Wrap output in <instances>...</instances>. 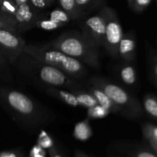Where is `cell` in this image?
Instances as JSON below:
<instances>
[{
    "label": "cell",
    "mask_w": 157,
    "mask_h": 157,
    "mask_svg": "<svg viewBox=\"0 0 157 157\" xmlns=\"http://www.w3.org/2000/svg\"><path fill=\"white\" fill-rule=\"evenodd\" d=\"M109 113H110V112L107 109H105L104 107H103L102 106L98 104L93 106V107L87 108V115H88V117L94 118V119H96V118H103L104 117L107 116Z\"/></svg>",
    "instance_id": "cell-21"
},
{
    "label": "cell",
    "mask_w": 157,
    "mask_h": 157,
    "mask_svg": "<svg viewBox=\"0 0 157 157\" xmlns=\"http://www.w3.org/2000/svg\"><path fill=\"white\" fill-rule=\"evenodd\" d=\"M22 157H25V156H22Z\"/></svg>",
    "instance_id": "cell-37"
},
{
    "label": "cell",
    "mask_w": 157,
    "mask_h": 157,
    "mask_svg": "<svg viewBox=\"0 0 157 157\" xmlns=\"http://www.w3.org/2000/svg\"><path fill=\"white\" fill-rule=\"evenodd\" d=\"M91 128L89 125V122L87 121V120L78 123L75 127V136L76 139L79 140H87L91 136Z\"/></svg>",
    "instance_id": "cell-16"
},
{
    "label": "cell",
    "mask_w": 157,
    "mask_h": 157,
    "mask_svg": "<svg viewBox=\"0 0 157 157\" xmlns=\"http://www.w3.org/2000/svg\"><path fill=\"white\" fill-rule=\"evenodd\" d=\"M48 152L50 157H63L62 155L58 151L55 147H53L49 149V150H48Z\"/></svg>",
    "instance_id": "cell-33"
},
{
    "label": "cell",
    "mask_w": 157,
    "mask_h": 157,
    "mask_svg": "<svg viewBox=\"0 0 157 157\" xmlns=\"http://www.w3.org/2000/svg\"><path fill=\"white\" fill-rule=\"evenodd\" d=\"M151 69L153 78L157 86V56L156 55H153L151 59Z\"/></svg>",
    "instance_id": "cell-31"
},
{
    "label": "cell",
    "mask_w": 157,
    "mask_h": 157,
    "mask_svg": "<svg viewBox=\"0 0 157 157\" xmlns=\"http://www.w3.org/2000/svg\"><path fill=\"white\" fill-rule=\"evenodd\" d=\"M7 29V30H10V31H12V32H17V33L20 34L19 32H18V29H17L16 26L14 25L9 24V23L0 21V29Z\"/></svg>",
    "instance_id": "cell-32"
},
{
    "label": "cell",
    "mask_w": 157,
    "mask_h": 157,
    "mask_svg": "<svg viewBox=\"0 0 157 157\" xmlns=\"http://www.w3.org/2000/svg\"><path fill=\"white\" fill-rule=\"evenodd\" d=\"M0 9L5 13L15 17L17 11V4L15 0H0Z\"/></svg>",
    "instance_id": "cell-23"
},
{
    "label": "cell",
    "mask_w": 157,
    "mask_h": 157,
    "mask_svg": "<svg viewBox=\"0 0 157 157\" xmlns=\"http://www.w3.org/2000/svg\"><path fill=\"white\" fill-rule=\"evenodd\" d=\"M44 15L51 20L61 25V26L67 24L71 20L68 14L61 8H57L50 12H44Z\"/></svg>",
    "instance_id": "cell-15"
},
{
    "label": "cell",
    "mask_w": 157,
    "mask_h": 157,
    "mask_svg": "<svg viewBox=\"0 0 157 157\" xmlns=\"http://www.w3.org/2000/svg\"><path fill=\"white\" fill-rule=\"evenodd\" d=\"M24 153L21 150H13L0 153V157H22Z\"/></svg>",
    "instance_id": "cell-29"
},
{
    "label": "cell",
    "mask_w": 157,
    "mask_h": 157,
    "mask_svg": "<svg viewBox=\"0 0 157 157\" xmlns=\"http://www.w3.org/2000/svg\"><path fill=\"white\" fill-rule=\"evenodd\" d=\"M118 75L124 84L128 86H135L137 81L136 71L133 62L124 61L118 68Z\"/></svg>",
    "instance_id": "cell-13"
},
{
    "label": "cell",
    "mask_w": 157,
    "mask_h": 157,
    "mask_svg": "<svg viewBox=\"0 0 157 157\" xmlns=\"http://www.w3.org/2000/svg\"><path fill=\"white\" fill-rule=\"evenodd\" d=\"M24 53L38 61L57 67L76 79H81L87 75L85 64L47 44L34 45L26 44Z\"/></svg>",
    "instance_id": "cell-4"
},
{
    "label": "cell",
    "mask_w": 157,
    "mask_h": 157,
    "mask_svg": "<svg viewBox=\"0 0 157 157\" xmlns=\"http://www.w3.org/2000/svg\"><path fill=\"white\" fill-rule=\"evenodd\" d=\"M151 2L152 0H128L127 3L133 12L140 13L145 10Z\"/></svg>",
    "instance_id": "cell-22"
},
{
    "label": "cell",
    "mask_w": 157,
    "mask_h": 157,
    "mask_svg": "<svg viewBox=\"0 0 157 157\" xmlns=\"http://www.w3.org/2000/svg\"><path fill=\"white\" fill-rule=\"evenodd\" d=\"M29 157H46V152L38 144L34 146L29 153Z\"/></svg>",
    "instance_id": "cell-28"
},
{
    "label": "cell",
    "mask_w": 157,
    "mask_h": 157,
    "mask_svg": "<svg viewBox=\"0 0 157 157\" xmlns=\"http://www.w3.org/2000/svg\"><path fill=\"white\" fill-rule=\"evenodd\" d=\"M86 90L93 95L94 98L96 99L98 104H100L103 107L107 109L110 113H119V114H121L123 116H125L127 117V115L126 113V112L121 107H119L114 102H113L109 98V97L100 87L93 85V84H87Z\"/></svg>",
    "instance_id": "cell-12"
},
{
    "label": "cell",
    "mask_w": 157,
    "mask_h": 157,
    "mask_svg": "<svg viewBox=\"0 0 157 157\" xmlns=\"http://www.w3.org/2000/svg\"><path fill=\"white\" fill-rule=\"evenodd\" d=\"M105 2V0H94L93 5L94 6V8H99L102 7L104 6V3ZM104 7V6H103Z\"/></svg>",
    "instance_id": "cell-34"
},
{
    "label": "cell",
    "mask_w": 157,
    "mask_h": 157,
    "mask_svg": "<svg viewBox=\"0 0 157 157\" xmlns=\"http://www.w3.org/2000/svg\"><path fill=\"white\" fill-rule=\"evenodd\" d=\"M148 144L150 145L151 150H153V151L157 155V144H156V143L150 142V143H148Z\"/></svg>",
    "instance_id": "cell-35"
},
{
    "label": "cell",
    "mask_w": 157,
    "mask_h": 157,
    "mask_svg": "<svg viewBox=\"0 0 157 157\" xmlns=\"http://www.w3.org/2000/svg\"><path fill=\"white\" fill-rule=\"evenodd\" d=\"M35 27L42 29V30L52 31L55 30V29L61 27V25L60 24H58V23L51 20L50 18H48L44 15V13H43L41 18L37 21L36 25H35Z\"/></svg>",
    "instance_id": "cell-20"
},
{
    "label": "cell",
    "mask_w": 157,
    "mask_h": 157,
    "mask_svg": "<svg viewBox=\"0 0 157 157\" xmlns=\"http://www.w3.org/2000/svg\"><path fill=\"white\" fill-rule=\"evenodd\" d=\"M0 99L24 125L36 128L48 122L49 114L47 110L19 90L0 89Z\"/></svg>",
    "instance_id": "cell-2"
},
{
    "label": "cell",
    "mask_w": 157,
    "mask_h": 157,
    "mask_svg": "<svg viewBox=\"0 0 157 157\" xmlns=\"http://www.w3.org/2000/svg\"><path fill=\"white\" fill-rule=\"evenodd\" d=\"M156 1H157V0H156Z\"/></svg>",
    "instance_id": "cell-40"
},
{
    "label": "cell",
    "mask_w": 157,
    "mask_h": 157,
    "mask_svg": "<svg viewBox=\"0 0 157 157\" xmlns=\"http://www.w3.org/2000/svg\"><path fill=\"white\" fill-rule=\"evenodd\" d=\"M75 157H88L84 153L80 150H76L75 151Z\"/></svg>",
    "instance_id": "cell-36"
},
{
    "label": "cell",
    "mask_w": 157,
    "mask_h": 157,
    "mask_svg": "<svg viewBox=\"0 0 157 157\" xmlns=\"http://www.w3.org/2000/svg\"><path fill=\"white\" fill-rule=\"evenodd\" d=\"M29 2L37 10L41 12L52 7L55 3V0H29Z\"/></svg>",
    "instance_id": "cell-24"
},
{
    "label": "cell",
    "mask_w": 157,
    "mask_h": 157,
    "mask_svg": "<svg viewBox=\"0 0 157 157\" xmlns=\"http://www.w3.org/2000/svg\"><path fill=\"white\" fill-rule=\"evenodd\" d=\"M45 44L61 51L85 65L96 69L100 68L98 48L90 44L80 32L63 33Z\"/></svg>",
    "instance_id": "cell-3"
},
{
    "label": "cell",
    "mask_w": 157,
    "mask_h": 157,
    "mask_svg": "<svg viewBox=\"0 0 157 157\" xmlns=\"http://www.w3.org/2000/svg\"><path fill=\"white\" fill-rule=\"evenodd\" d=\"M123 35L124 33L122 26L120 22L116 10L108 7L103 47L112 58H119L118 48Z\"/></svg>",
    "instance_id": "cell-8"
},
{
    "label": "cell",
    "mask_w": 157,
    "mask_h": 157,
    "mask_svg": "<svg viewBox=\"0 0 157 157\" xmlns=\"http://www.w3.org/2000/svg\"><path fill=\"white\" fill-rule=\"evenodd\" d=\"M49 95L62 101L71 107H84L89 108L98 104L96 99L86 89L82 90H67L59 87H45Z\"/></svg>",
    "instance_id": "cell-7"
},
{
    "label": "cell",
    "mask_w": 157,
    "mask_h": 157,
    "mask_svg": "<svg viewBox=\"0 0 157 157\" xmlns=\"http://www.w3.org/2000/svg\"><path fill=\"white\" fill-rule=\"evenodd\" d=\"M38 145L40 146L44 150H49L52 147H55L52 138L47 133H44V132H42V133L38 137Z\"/></svg>",
    "instance_id": "cell-25"
},
{
    "label": "cell",
    "mask_w": 157,
    "mask_h": 157,
    "mask_svg": "<svg viewBox=\"0 0 157 157\" xmlns=\"http://www.w3.org/2000/svg\"><path fill=\"white\" fill-rule=\"evenodd\" d=\"M93 2L94 0H75L77 11L79 15V18H81L84 15V12L90 7Z\"/></svg>",
    "instance_id": "cell-26"
},
{
    "label": "cell",
    "mask_w": 157,
    "mask_h": 157,
    "mask_svg": "<svg viewBox=\"0 0 157 157\" xmlns=\"http://www.w3.org/2000/svg\"><path fill=\"white\" fill-rule=\"evenodd\" d=\"M143 109L144 111L157 121V98L152 94H147L143 100Z\"/></svg>",
    "instance_id": "cell-14"
},
{
    "label": "cell",
    "mask_w": 157,
    "mask_h": 157,
    "mask_svg": "<svg viewBox=\"0 0 157 157\" xmlns=\"http://www.w3.org/2000/svg\"><path fill=\"white\" fill-rule=\"evenodd\" d=\"M108 6H104L96 15L90 17L81 24V33L86 40L94 47L104 44Z\"/></svg>",
    "instance_id": "cell-6"
},
{
    "label": "cell",
    "mask_w": 157,
    "mask_h": 157,
    "mask_svg": "<svg viewBox=\"0 0 157 157\" xmlns=\"http://www.w3.org/2000/svg\"><path fill=\"white\" fill-rule=\"evenodd\" d=\"M26 42L20 34L7 29H0V50L9 64L16 62L20 55L24 52Z\"/></svg>",
    "instance_id": "cell-9"
},
{
    "label": "cell",
    "mask_w": 157,
    "mask_h": 157,
    "mask_svg": "<svg viewBox=\"0 0 157 157\" xmlns=\"http://www.w3.org/2000/svg\"><path fill=\"white\" fill-rule=\"evenodd\" d=\"M126 151L130 157H157L153 150L140 147H126Z\"/></svg>",
    "instance_id": "cell-17"
},
{
    "label": "cell",
    "mask_w": 157,
    "mask_h": 157,
    "mask_svg": "<svg viewBox=\"0 0 157 157\" xmlns=\"http://www.w3.org/2000/svg\"><path fill=\"white\" fill-rule=\"evenodd\" d=\"M0 21H3V22L9 23V24L14 25L17 27L16 21H15V19L14 17L11 16V15H8V14L5 13L1 9H0Z\"/></svg>",
    "instance_id": "cell-30"
},
{
    "label": "cell",
    "mask_w": 157,
    "mask_h": 157,
    "mask_svg": "<svg viewBox=\"0 0 157 157\" xmlns=\"http://www.w3.org/2000/svg\"><path fill=\"white\" fill-rule=\"evenodd\" d=\"M142 133L147 143L157 144V126L151 123H145L142 126Z\"/></svg>",
    "instance_id": "cell-18"
},
{
    "label": "cell",
    "mask_w": 157,
    "mask_h": 157,
    "mask_svg": "<svg viewBox=\"0 0 157 157\" xmlns=\"http://www.w3.org/2000/svg\"><path fill=\"white\" fill-rule=\"evenodd\" d=\"M9 63L7 58L0 50V75L1 76L9 77Z\"/></svg>",
    "instance_id": "cell-27"
},
{
    "label": "cell",
    "mask_w": 157,
    "mask_h": 157,
    "mask_svg": "<svg viewBox=\"0 0 157 157\" xmlns=\"http://www.w3.org/2000/svg\"><path fill=\"white\" fill-rule=\"evenodd\" d=\"M42 14V12L34 8L30 2L17 4V11L14 18L18 32L21 33L35 28L37 21Z\"/></svg>",
    "instance_id": "cell-10"
},
{
    "label": "cell",
    "mask_w": 157,
    "mask_h": 157,
    "mask_svg": "<svg viewBox=\"0 0 157 157\" xmlns=\"http://www.w3.org/2000/svg\"><path fill=\"white\" fill-rule=\"evenodd\" d=\"M20 69L26 75L36 78L49 87H59L67 90L86 89L87 84L80 82L78 79L67 75L57 67L38 61L23 52L18 58Z\"/></svg>",
    "instance_id": "cell-1"
},
{
    "label": "cell",
    "mask_w": 157,
    "mask_h": 157,
    "mask_svg": "<svg viewBox=\"0 0 157 157\" xmlns=\"http://www.w3.org/2000/svg\"><path fill=\"white\" fill-rule=\"evenodd\" d=\"M88 84L100 87L113 102L121 107L130 119L140 118L144 115L142 104L137 98L121 86L101 77H92Z\"/></svg>",
    "instance_id": "cell-5"
},
{
    "label": "cell",
    "mask_w": 157,
    "mask_h": 157,
    "mask_svg": "<svg viewBox=\"0 0 157 157\" xmlns=\"http://www.w3.org/2000/svg\"><path fill=\"white\" fill-rule=\"evenodd\" d=\"M127 1H128V0H127Z\"/></svg>",
    "instance_id": "cell-39"
},
{
    "label": "cell",
    "mask_w": 157,
    "mask_h": 157,
    "mask_svg": "<svg viewBox=\"0 0 157 157\" xmlns=\"http://www.w3.org/2000/svg\"><path fill=\"white\" fill-rule=\"evenodd\" d=\"M136 55V35L133 31H130L123 35L118 48V57L126 62H133Z\"/></svg>",
    "instance_id": "cell-11"
},
{
    "label": "cell",
    "mask_w": 157,
    "mask_h": 157,
    "mask_svg": "<svg viewBox=\"0 0 157 157\" xmlns=\"http://www.w3.org/2000/svg\"><path fill=\"white\" fill-rule=\"evenodd\" d=\"M58 2L60 5V8L68 14L71 20L79 18L75 0H58Z\"/></svg>",
    "instance_id": "cell-19"
},
{
    "label": "cell",
    "mask_w": 157,
    "mask_h": 157,
    "mask_svg": "<svg viewBox=\"0 0 157 157\" xmlns=\"http://www.w3.org/2000/svg\"><path fill=\"white\" fill-rule=\"evenodd\" d=\"M112 157H115V156H112Z\"/></svg>",
    "instance_id": "cell-38"
}]
</instances>
